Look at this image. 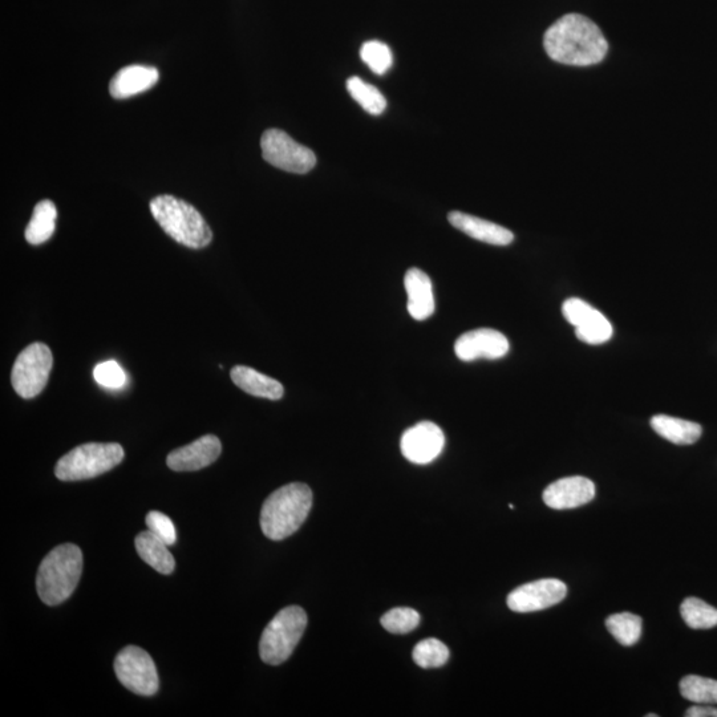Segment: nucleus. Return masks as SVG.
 <instances>
[{
  "mask_svg": "<svg viewBox=\"0 0 717 717\" xmlns=\"http://www.w3.org/2000/svg\"><path fill=\"white\" fill-rule=\"evenodd\" d=\"M546 52L554 62L587 67L601 63L609 50L605 35L586 16L567 14L546 31Z\"/></svg>",
  "mask_w": 717,
  "mask_h": 717,
  "instance_id": "nucleus-1",
  "label": "nucleus"
},
{
  "mask_svg": "<svg viewBox=\"0 0 717 717\" xmlns=\"http://www.w3.org/2000/svg\"><path fill=\"white\" fill-rule=\"evenodd\" d=\"M313 508V490L309 485L294 482L270 494L262 506L261 529L269 540L282 541L295 532L309 517Z\"/></svg>",
  "mask_w": 717,
  "mask_h": 717,
  "instance_id": "nucleus-2",
  "label": "nucleus"
},
{
  "mask_svg": "<svg viewBox=\"0 0 717 717\" xmlns=\"http://www.w3.org/2000/svg\"><path fill=\"white\" fill-rule=\"evenodd\" d=\"M83 573V553L79 546L64 544L51 550L40 563L36 590L48 606H58L74 594Z\"/></svg>",
  "mask_w": 717,
  "mask_h": 717,
  "instance_id": "nucleus-3",
  "label": "nucleus"
},
{
  "mask_svg": "<svg viewBox=\"0 0 717 717\" xmlns=\"http://www.w3.org/2000/svg\"><path fill=\"white\" fill-rule=\"evenodd\" d=\"M152 216L169 237L190 249H204L213 239L212 229L194 206L173 196L151 201Z\"/></svg>",
  "mask_w": 717,
  "mask_h": 717,
  "instance_id": "nucleus-4",
  "label": "nucleus"
},
{
  "mask_svg": "<svg viewBox=\"0 0 717 717\" xmlns=\"http://www.w3.org/2000/svg\"><path fill=\"white\" fill-rule=\"evenodd\" d=\"M124 449L117 443L79 445L64 455L55 468L62 481H83L104 475L124 460Z\"/></svg>",
  "mask_w": 717,
  "mask_h": 717,
  "instance_id": "nucleus-5",
  "label": "nucleus"
},
{
  "mask_svg": "<svg viewBox=\"0 0 717 717\" xmlns=\"http://www.w3.org/2000/svg\"><path fill=\"white\" fill-rule=\"evenodd\" d=\"M307 627L306 611L289 606L279 611L263 631L259 655L270 666H279L293 655Z\"/></svg>",
  "mask_w": 717,
  "mask_h": 717,
  "instance_id": "nucleus-6",
  "label": "nucleus"
},
{
  "mask_svg": "<svg viewBox=\"0 0 717 717\" xmlns=\"http://www.w3.org/2000/svg\"><path fill=\"white\" fill-rule=\"evenodd\" d=\"M54 356L44 343H34L20 352L12 367L11 383L16 394L23 399H34L42 394L50 378Z\"/></svg>",
  "mask_w": 717,
  "mask_h": 717,
  "instance_id": "nucleus-7",
  "label": "nucleus"
},
{
  "mask_svg": "<svg viewBox=\"0 0 717 717\" xmlns=\"http://www.w3.org/2000/svg\"><path fill=\"white\" fill-rule=\"evenodd\" d=\"M262 156L275 168L305 174L317 165V156L281 129H267L261 139Z\"/></svg>",
  "mask_w": 717,
  "mask_h": 717,
  "instance_id": "nucleus-8",
  "label": "nucleus"
},
{
  "mask_svg": "<svg viewBox=\"0 0 717 717\" xmlns=\"http://www.w3.org/2000/svg\"><path fill=\"white\" fill-rule=\"evenodd\" d=\"M115 672L119 682L133 694L153 696L159 691L160 680L156 664L143 648H123L116 656Z\"/></svg>",
  "mask_w": 717,
  "mask_h": 717,
  "instance_id": "nucleus-9",
  "label": "nucleus"
},
{
  "mask_svg": "<svg viewBox=\"0 0 717 717\" xmlns=\"http://www.w3.org/2000/svg\"><path fill=\"white\" fill-rule=\"evenodd\" d=\"M563 317L575 328V335L583 343L603 344L613 336L609 319L582 299H567L562 306Z\"/></svg>",
  "mask_w": 717,
  "mask_h": 717,
  "instance_id": "nucleus-10",
  "label": "nucleus"
},
{
  "mask_svg": "<svg viewBox=\"0 0 717 717\" xmlns=\"http://www.w3.org/2000/svg\"><path fill=\"white\" fill-rule=\"evenodd\" d=\"M567 587L559 579L546 578L517 587L506 603L516 613H534L558 605L566 598Z\"/></svg>",
  "mask_w": 717,
  "mask_h": 717,
  "instance_id": "nucleus-11",
  "label": "nucleus"
},
{
  "mask_svg": "<svg viewBox=\"0 0 717 717\" xmlns=\"http://www.w3.org/2000/svg\"><path fill=\"white\" fill-rule=\"evenodd\" d=\"M445 447L444 432L431 421H421L407 429L401 436V453L408 461L427 465L441 455Z\"/></svg>",
  "mask_w": 717,
  "mask_h": 717,
  "instance_id": "nucleus-12",
  "label": "nucleus"
},
{
  "mask_svg": "<svg viewBox=\"0 0 717 717\" xmlns=\"http://www.w3.org/2000/svg\"><path fill=\"white\" fill-rule=\"evenodd\" d=\"M509 340L500 331L478 328L461 335L455 343L457 358L463 362L501 359L509 352Z\"/></svg>",
  "mask_w": 717,
  "mask_h": 717,
  "instance_id": "nucleus-13",
  "label": "nucleus"
},
{
  "mask_svg": "<svg viewBox=\"0 0 717 717\" xmlns=\"http://www.w3.org/2000/svg\"><path fill=\"white\" fill-rule=\"evenodd\" d=\"M221 452L220 439L214 435H206L192 444L170 452L166 464L174 472L200 471L217 461Z\"/></svg>",
  "mask_w": 717,
  "mask_h": 717,
  "instance_id": "nucleus-14",
  "label": "nucleus"
},
{
  "mask_svg": "<svg viewBox=\"0 0 717 717\" xmlns=\"http://www.w3.org/2000/svg\"><path fill=\"white\" fill-rule=\"evenodd\" d=\"M595 497V485L582 476L561 478L549 485L544 492V502L554 510L579 508L589 504Z\"/></svg>",
  "mask_w": 717,
  "mask_h": 717,
  "instance_id": "nucleus-15",
  "label": "nucleus"
},
{
  "mask_svg": "<svg viewBox=\"0 0 717 717\" xmlns=\"http://www.w3.org/2000/svg\"><path fill=\"white\" fill-rule=\"evenodd\" d=\"M449 224L467 234V236L477 239V241L489 243L494 246H508L513 242L514 236L509 229L493 224V222L482 220L471 214L452 212L448 216Z\"/></svg>",
  "mask_w": 717,
  "mask_h": 717,
  "instance_id": "nucleus-16",
  "label": "nucleus"
},
{
  "mask_svg": "<svg viewBox=\"0 0 717 717\" xmlns=\"http://www.w3.org/2000/svg\"><path fill=\"white\" fill-rule=\"evenodd\" d=\"M408 295V313L415 320H425L435 314V297L431 278L420 269L407 271L404 278Z\"/></svg>",
  "mask_w": 717,
  "mask_h": 717,
  "instance_id": "nucleus-17",
  "label": "nucleus"
},
{
  "mask_svg": "<svg viewBox=\"0 0 717 717\" xmlns=\"http://www.w3.org/2000/svg\"><path fill=\"white\" fill-rule=\"evenodd\" d=\"M160 74L155 67L128 66L121 68L109 84L111 96L117 100L129 99L151 89L159 81Z\"/></svg>",
  "mask_w": 717,
  "mask_h": 717,
  "instance_id": "nucleus-18",
  "label": "nucleus"
},
{
  "mask_svg": "<svg viewBox=\"0 0 717 717\" xmlns=\"http://www.w3.org/2000/svg\"><path fill=\"white\" fill-rule=\"evenodd\" d=\"M234 384L246 394L257 398L279 400L285 395L282 384L270 376L255 371L254 368L237 366L230 372Z\"/></svg>",
  "mask_w": 717,
  "mask_h": 717,
  "instance_id": "nucleus-19",
  "label": "nucleus"
},
{
  "mask_svg": "<svg viewBox=\"0 0 717 717\" xmlns=\"http://www.w3.org/2000/svg\"><path fill=\"white\" fill-rule=\"evenodd\" d=\"M651 427L660 437L676 445L695 444L703 432L702 427L698 423H694V421L667 415L652 417Z\"/></svg>",
  "mask_w": 717,
  "mask_h": 717,
  "instance_id": "nucleus-20",
  "label": "nucleus"
},
{
  "mask_svg": "<svg viewBox=\"0 0 717 717\" xmlns=\"http://www.w3.org/2000/svg\"><path fill=\"white\" fill-rule=\"evenodd\" d=\"M135 544L137 553L145 563L161 574L173 573L176 562H174L172 553L169 552L168 545L155 533H152L151 530L141 532L136 537Z\"/></svg>",
  "mask_w": 717,
  "mask_h": 717,
  "instance_id": "nucleus-21",
  "label": "nucleus"
},
{
  "mask_svg": "<svg viewBox=\"0 0 717 717\" xmlns=\"http://www.w3.org/2000/svg\"><path fill=\"white\" fill-rule=\"evenodd\" d=\"M56 218H58V210H56L54 202L40 201L35 206L34 214H32L30 224L24 234L27 242L31 245H42L47 242L55 233Z\"/></svg>",
  "mask_w": 717,
  "mask_h": 717,
  "instance_id": "nucleus-22",
  "label": "nucleus"
},
{
  "mask_svg": "<svg viewBox=\"0 0 717 717\" xmlns=\"http://www.w3.org/2000/svg\"><path fill=\"white\" fill-rule=\"evenodd\" d=\"M347 89L352 99L370 115L379 116L386 111V97L374 85L366 83L358 76H352L347 80Z\"/></svg>",
  "mask_w": 717,
  "mask_h": 717,
  "instance_id": "nucleus-23",
  "label": "nucleus"
},
{
  "mask_svg": "<svg viewBox=\"0 0 717 717\" xmlns=\"http://www.w3.org/2000/svg\"><path fill=\"white\" fill-rule=\"evenodd\" d=\"M680 613L688 627L694 630L714 629L717 626V609L699 598L684 599Z\"/></svg>",
  "mask_w": 717,
  "mask_h": 717,
  "instance_id": "nucleus-24",
  "label": "nucleus"
},
{
  "mask_svg": "<svg viewBox=\"0 0 717 717\" xmlns=\"http://www.w3.org/2000/svg\"><path fill=\"white\" fill-rule=\"evenodd\" d=\"M606 627L622 646L631 647L642 635V618L631 613L614 614L607 618Z\"/></svg>",
  "mask_w": 717,
  "mask_h": 717,
  "instance_id": "nucleus-25",
  "label": "nucleus"
},
{
  "mask_svg": "<svg viewBox=\"0 0 717 717\" xmlns=\"http://www.w3.org/2000/svg\"><path fill=\"white\" fill-rule=\"evenodd\" d=\"M680 694L695 704H717V680L688 675L680 682Z\"/></svg>",
  "mask_w": 717,
  "mask_h": 717,
  "instance_id": "nucleus-26",
  "label": "nucleus"
},
{
  "mask_svg": "<svg viewBox=\"0 0 717 717\" xmlns=\"http://www.w3.org/2000/svg\"><path fill=\"white\" fill-rule=\"evenodd\" d=\"M449 659V650L439 639L429 638L421 640L413 650V660L421 668H440Z\"/></svg>",
  "mask_w": 717,
  "mask_h": 717,
  "instance_id": "nucleus-27",
  "label": "nucleus"
},
{
  "mask_svg": "<svg viewBox=\"0 0 717 717\" xmlns=\"http://www.w3.org/2000/svg\"><path fill=\"white\" fill-rule=\"evenodd\" d=\"M360 58L376 75H384L394 64L391 48L379 40L364 43L360 50Z\"/></svg>",
  "mask_w": 717,
  "mask_h": 717,
  "instance_id": "nucleus-28",
  "label": "nucleus"
},
{
  "mask_svg": "<svg viewBox=\"0 0 717 717\" xmlns=\"http://www.w3.org/2000/svg\"><path fill=\"white\" fill-rule=\"evenodd\" d=\"M421 617L416 610L409 607H396L382 617V626L391 634L404 635L416 630Z\"/></svg>",
  "mask_w": 717,
  "mask_h": 717,
  "instance_id": "nucleus-29",
  "label": "nucleus"
},
{
  "mask_svg": "<svg viewBox=\"0 0 717 717\" xmlns=\"http://www.w3.org/2000/svg\"><path fill=\"white\" fill-rule=\"evenodd\" d=\"M93 376L100 386L109 388V390H120L127 383V376L123 368L115 360L97 364L93 370Z\"/></svg>",
  "mask_w": 717,
  "mask_h": 717,
  "instance_id": "nucleus-30",
  "label": "nucleus"
},
{
  "mask_svg": "<svg viewBox=\"0 0 717 717\" xmlns=\"http://www.w3.org/2000/svg\"><path fill=\"white\" fill-rule=\"evenodd\" d=\"M147 526L152 533H155L157 537L161 538L166 545H173L177 540L176 526L173 521L164 513L152 512L148 513Z\"/></svg>",
  "mask_w": 717,
  "mask_h": 717,
  "instance_id": "nucleus-31",
  "label": "nucleus"
},
{
  "mask_svg": "<svg viewBox=\"0 0 717 717\" xmlns=\"http://www.w3.org/2000/svg\"><path fill=\"white\" fill-rule=\"evenodd\" d=\"M687 717H717V708L712 707L711 704H698L688 708L686 712Z\"/></svg>",
  "mask_w": 717,
  "mask_h": 717,
  "instance_id": "nucleus-32",
  "label": "nucleus"
},
{
  "mask_svg": "<svg viewBox=\"0 0 717 717\" xmlns=\"http://www.w3.org/2000/svg\"><path fill=\"white\" fill-rule=\"evenodd\" d=\"M647 717H658V715L650 714V715H647Z\"/></svg>",
  "mask_w": 717,
  "mask_h": 717,
  "instance_id": "nucleus-33",
  "label": "nucleus"
}]
</instances>
